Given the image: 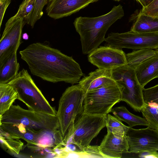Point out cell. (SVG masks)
<instances>
[{
  "label": "cell",
  "mask_w": 158,
  "mask_h": 158,
  "mask_svg": "<svg viewBox=\"0 0 158 158\" xmlns=\"http://www.w3.org/2000/svg\"><path fill=\"white\" fill-rule=\"evenodd\" d=\"M19 53L31 74L44 80L53 83L64 82L73 85L84 76L79 64L72 56L48 45L32 43Z\"/></svg>",
  "instance_id": "1"
},
{
  "label": "cell",
  "mask_w": 158,
  "mask_h": 158,
  "mask_svg": "<svg viewBox=\"0 0 158 158\" xmlns=\"http://www.w3.org/2000/svg\"><path fill=\"white\" fill-rule=\"evenodd\" d=\"M124 15L122 6H115L109 12L94 17H79L73 24L80 37L82 53L89 54L104 41L110 27Z\"/></svg>",
  "instance_id": "2"
},
{
  "label": "cell",
  "mask_w": 158,
  "mask_h": 158,
  "mask_svg": "<svg viewBox=\"0 0 158 158\" xmlns=\"http://www.w3.org/2000/svg\"><path fill=\"white\" fill-rule=\"evenodd\" d=\"M85 94L78 83L67 88L59 101L56 116L59 130L66 145L73 133L76 122L84 113Z\"/></svg>",
  "instance_id": "3"
},
{
  "label": "cell",
  "mask_w": 158,
  "mask_h": 158,
  "mask_svg": "<svg viewBox=\"0 0 158 158\" xmlns=\"http://www.w3.org/2000/svg\"><path fill=\"white\" fill-rule=\"evenodd\" d=\"M16 123L38 132L59 130L56 116L24 109L18 105H12L9 110L0 115V124Z\"/></svg>",
  "instance_id": "4"
},
{
  "label": "cell",
  "mask_w": 158,
  "mask_h": 158,
  "mask_svg": "<svg viewBox=\"0 0 158 158\" xmlns=\"http://www.w3.org/2000/svg\"><path fill=\"white\" fill-rule=\"evenodd\" d=\"M8 84L14 88L18 94V99L29 109L56 116L55 108L50 105L27 70L23 69Z\"/></svg>",
  "instance_id": "5"
},
{
  "label": "cell",
  "mask_w": 158,
  "mask_h": 158,
  "mask_svg": "<svg viewBox=\"0 0 158 158\" xmlns=\"http://www.w3.org/2000/svg\"><path fill=\"white\" fill-rule=\"evenodd\" d=\"M123 87L116 83L85 93L84 113L107 116L113 106L122 101Z\"/></svg>",
  "instance_id": "6"
},
{
  "label": "cell",
  "mask_w": 158,
  "mask_h": 158,
  "mask_svg": "<svg viewBox=\"0 0 158 158\" xmlns=\"http://www.w3.org/2000/svg\"><path fill=\"white\" fill-rule=\"evenodd\" d=\"M113 78L123 87L122 101L136 111L140 112L144 104L143 88L140 84L135 69L127 65L111 70Z\"/></svg>",
  "instance_id": "7"
},
{
  "label": "cell",
  "mask_w": 158,
  "mask_h": 158,
  "mask_svg": "<svg viewBox=\"0 0 158 158\" xmlns=\"http://www.w3.org/2000/svg\"><path fill=\"white\" fill-rule=\"evenodd\" d=\"M106 119L107 116L83 113L76 122L73 133L67 144L71 142L84 149L106 127Z\"/></svg>",
  "instance_id": "8"
},
{
  "label": "cell",
  "mask_w": 158,
  "mask_h": 158,
  "mask_svg": "<svg viewBox=\"0 0 158 158\" xmlns=\"http://www.w3.org/2000/svg\"><path fill=\"white\" fill-rule=\"evenodd\" d=\"M105 41L106 46L117 49H155L158 48V32L139 33L131 30L120 33L112 32Z\"/></svg>",
  "instance_id": "9"
},
{
  "label": "cell",
  "mask_w": 158,
  "mask_h": 158,
  "mask_svg": "<svg viewBox=\"0 0 158 158\" xmlns=\"http://www.w3.org/2000/svg\"><path fill=\"white\" fill-rule=\"evenodd\" d=\"M26 23L23 18L12 17L6 23L0 40V67L12 55L17 53Z\"/></svg>",
  "instance_id": "10"
},
{
  "label": "cell",
  "mask_w": 158,
  "mask_h": 158,
  "mask_svg": "<svg viewBox=\"0 0 158 158\" xmlns=\"http://www.w3.org/2000/svg\"><path fill=\"white\" fill-rule=\"evenodd\" d=\"M128 153L158 151V131L148 127L135 129L130 127L126 134Z\"/></svg>",
  "instance_id": "11"
},
{
  "label": "cell",
  "mask_w": 158,
  "mask_h": 158,
  "mask_svg": "<svg viewBox=\"0 0 158 158\" xmlns=\"http://www.w3.org/2000/svg\"><path fill=\"white\" fill-rule=\"evenodd\" d=\"M88 59L99 69L112 70L127 64L126 54L122 49L106 46L97 48L91 52Z\"/></svg>",
  "instance_id": "12"
},
{
  "label": "cell",
  "mask_w": 158,
  "mask_h": 158,
  "mask_svg": "<svg viewBox=\"0 0 158 158\" xmlns=\"http://www.w3.org/2000/svg\"><path fill=\"white\" fill-rule=\"evenodd\" d=\"M99 0H49L46 10L55 19L69 16Z\"/></svg>",
  "instance_id": "13"
},
{
  "label": "cell",
  "mask_w": 158,
  "mask_h": 158,
  "mask_svg": "<svg viewBox=\"0 0 158 158\" xmlns=\"http://www.w3.org/2000/svg\"><path fill=\"white\" fill-rule=\"evenodd\" d=\"M98 147L103 158H120L123 154L128 153L126 135L121 136L107 132Z\"/></svg>",
  "instance_id": "14"
},
{
  "label": "cell",
  "mask_w": 158,
  "mask_h": 158,
  "mask_svg": "<svg viewBox=\"0 0 158 158\" xmlns=\"http://www.w3.org/2000/svg\"><path fill=\"white\" fill-rule=\"evenodd\" d=\"M116 83L113 78L111 70L99 69L90 73L79 81L85 93Z\"/></svg>",
  "instance_id": "15"
},
{
  "label": "cell",
  "mask_w": 158,
  "mask_h": 158,
  "mask_svg": "<svg viewBox=\"0 0 158 158\" xmlns=\"http://www.w3.org/2000/svg\"><path fill=\"white\" fill-rule=\"evenodd\" d=\"M135 69L140 84L144 88L150 81L158 78V54L145 60Z\"/></svg>",
  "instance_id": "16"
},
{
  "label": "cell",
  "mask_w": 158,
  "mask_h": 158,
  "mask_svg": "<svg viewBox=\"0 0 158 158\" xmlns=\"http://www.w3.org/2000/svg\"><path fill=\"white\" fill-rule=\"evenodd\" d=\"M131 30L139 33L158 32V17L138 14Z\"/></svg>",
  "instance_id": "17"
},
{
  "label": "cell",
  "mask_w": 158,
  "mask_h": 158,
  "mask_svg": "<svg viewBox=\"0 0 158 158\" xmlns=\"http://www.w3.org/2000/svg\"><path fill=\"white\" fill-rule=\"evenodd\" d=\"M19 68L16 53L0 67V83H8L14 79L18 74Z\"/></svg>",
  "instance_id": "18"
},
{
  "label": "cell",
  "mask_w": 158,
  "mask_h": 158,
  "mask_svg": "<svg viewBox=\"0 0 158 158\" xmlns=\"http://www.w3.org/2000/svg\"><path fill=\"white\" fill-rule=\"evenodd\" d=\"M18 98L17 93L12 86L8 83H0V115L9 110Z\"/></svg>",
  "instance_id": "19"
},
{
  "label": "cell",
  "mask_w": 158,
  "mask_h": 158,
  "mask_svg": "<svg viewBox=\"0 0 158 158\" xmlns=\"http://www.w3.org/2000/svg\"><path fill=\"white\" fill-rule=\"evenodd\" d=\"M111 112L114 116L127 123L130 127L137 125L148 126V123L144 118L131 113L125 106L114 107L112 108Z\"/></svg>",
  "instance_id": "20"
},
{
  "label": "cell",
  "mask_w": 158,
  "mask_h": 158,
  "mask_svg": "<svg viewBox=\"0 0 158 158\" xmlns=\"http://www.w3.org/2000/svg\"><path fill=\"white\" fill-rule=\"evenodd\" d=\"M158 54V48H145L126 54L127 64L134 69L148 58Z\"/></svg>",
  "instance_id": "21"
},
{
  "label": "cell",
  "mask_w": 158,
  "mask_h": 158,
  "mask_svg": "<svg viewBox=\"0 0 158 158\" xmlns=\"http://www.w3.org/2000/svg\"><path fill=\"white\" fill-rule=\"evenodd\" d=\"M148 127L158 131V100L144 102L140 110Z\"/></svg>",
  "instance_id": "22"
},
{
  "label": "cell",
  "mask_w": 158,
  "mask_h": 158,
  "mask_svg": "<svg viewBox=\"0 0 158 158\" xmlns=\"http://www.w3.org/2000/svg\"><path fill=\"white\" fill-rule=\"evenodd\" d=\"M18 136L0 129V140L1 146L10 153L18 155L23 148V143Z\"/></svg>",
  "instance_id": "23"
},
{
  "label": "cell",
  "mask_w": 158,
  "mask_h": 158,
  "mask_svg": "<svg viewBox=\"0 0 158 158\" xmlns=\"http://www.w3.org/2000/svg\"><path fill=\"white\" fill-rule=\"evenodd\" d=\"M118 118L108 114L107 116L106 124L107 132L121 135H125L129 127L124 124Z\"/></svg>",
  "instance_id": "24"
},
{
  "label": "cell",
  "mask_w": 158,
  "mask_h": 158,
  "mask_svg": "<svg viewBox=\"0 0 158 158\" xmlns=\"http://www.w3.org/2000/svg\"><path fill=\"white\" fill-rule=\"evenodd\" d=\"M66 158H103V157L100 152L98 146L89 145L85 148L84 151L80 152H71L68 151L66 149Z\"/></svg>",
  "instance_id": "25"
},
{
  "label": "cell",
  "mask_w": 158,
  "mask_h": 158,
  "mask_svg": "<svg viewBox=\"0 0 158 158\" xmlns=\"http://www.w3.org/2000/svg\"><path fill=\"white\" fill-rule=\"evenodd\" d=\"M35 1V0H30L25 3L21 4L17 13L11 17L13 19L23 18L28 24L34 8Z\"/></svg>",
  "instance_id": "26"
},
{
  "label": "cell",
  "mask_w": 158,
  "mask_h": 158,
  "mask_svg": "<svg viewBox=\"0 0 158 158\" xmlns=\"http://www.w3.org/2000/svg\"><path fill=\"white\" fill-rule=\"evenodd\" d=\"M49 0H35L34 8L28 24L33 28L37 22L43 15V9Z\"/></svg>",
  "instance_id": "27"
},
{
  "label": "cell",
  "mask_w": 158,
  "mask_h": 158,
  "mask_svg": "<svg viewBox=\"0 0 158 158\" xmlns=\"http://www.w3.org/2000/svg\"><path fill=\"white\" fill-rule=\"evenodd\" d=\"M139 14L158 17V0H154L147 6L142 8Z\"/></svg>",
  "instance_id": "28"
},
{
  "label": "cell",
  "mask_w": 158,
  "mask_h": 158,
  "mask_svg": "<svg viewBox=\"0 0 158 158\" xmlns=\"http://www.w3.org/2000/svg\"><path fill=\"white\" fill-rule=\"evenodd\" d=\"M11 0H0V27L6 10L10 4Z\"/></svg>",
  "instance_id": "29"
},
{
  "label": "cell",
  "mask_w": 158,
  "mask_h": 158,
  "mask_svg": "<svg viewBox=\"0 0 158 158\" xmlns=\"http://www.w3.org/2000/svg\"><path fill=\"white\" fill-rule=\"evenodd\" d=\"M138 154H139V156L140 157L158 158V153L157 152H144Z\"/></svg>",
  "instance_id": "30"
},
{
  "label": "cell",
  "mask_w": 158,
  "mask_h": 158,
  "mask_svg": "<svg viewBox=\"0 0 158 158\" xmlns=\"http://www.w3.org/2000/svg\"><path fill=\"white\" fill-rule=\"evenodd\" d=\"M139 3L142 6V8L145 7L151 3L154 0H135Z\"/></svg>",
  "instance_id": "31"
},
{
  "label": "cell",
  "mask_w": 158,
  "mask_h": 158,
  "mask_svg": "<svg viewBox=\"0 0 158 158\" xmlns=\"http://www.w3.org/2000/svg\"><path fill=\"white\" fill-rule=\"evenodd\" d=\"M30 0H23L21 4H24L29 1Z\"/></svg>",
  "instance_id": "32"
},
{
  "label": "cell",
  "mask_w": 158,
  "mask_h": 158,
  "mask_svg": "<svg viewBox=\"0 0 158 158\" xmlns=\"http://www.w3.org/2000/svg\"><path fill=\"white\" fill-rule=\"evenodd\" d=\"M114 0L115 1H120L121 0Z\"/></svg>",
  "instance_id": "33"
}]
</instances>
